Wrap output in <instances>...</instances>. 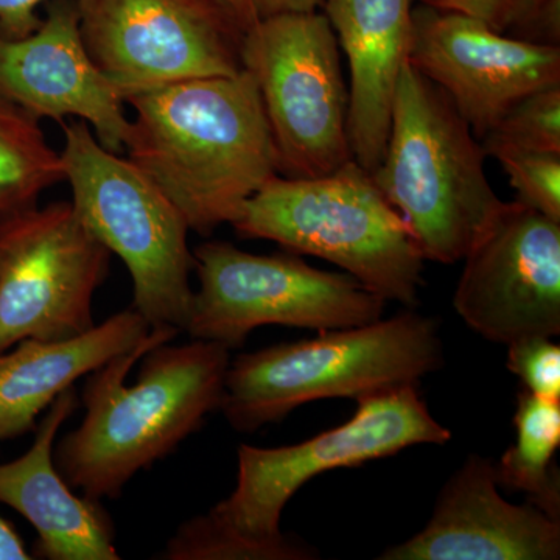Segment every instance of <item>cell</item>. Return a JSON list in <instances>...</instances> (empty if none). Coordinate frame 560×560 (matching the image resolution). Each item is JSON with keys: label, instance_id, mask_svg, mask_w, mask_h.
Wrapping results in <instances>:
<instances>
[{"label": "cell", "instance_id": "obj_10", "mask_svg": "<svg viewBox=\"0 0 560 560\" xmlns=\"http://www.w3.org/2000/svg\"><path fill=\"white\" fill-rule=\"evenodd\" d=\"M109 260L72 202L0 220V355L24 340H68L92 329Z\"/></svg>", "mask_w": 560, "mask_h": 560}, {"label": "cell", "instance_id": "obj_7", "mask_svg": "<svg viewBox=\"0 0 560 560\" xmlns=\"http://www.w3.org/2000/svg\"><path fill=\"white\" fill-rule=\"evenodd\" d=\"M242 69L253 77L287 178H319L353 160L338 40L326 14L264 16L242 35Z\"/></svg>", "mask_w": 560, "mask_h": 560}, {"label": "cell", "instance_id": "obj_12", "mask_svg": "<svg viewBox=\"0 0 560 560\" xmlns=\"http://www.w3.org/2000/svg\"><path fill=\"white\" fill-rule=\"evenodd\" d=\"M464 261L453 307L471 330L506 346L560 334V221L504 202Z\"/></svg>", "mask_w": 560, "mask_h": 560}, {"label": "cell", "instance_id": "obj_29", "mask_svg": "<svg viewBox=\"0 0 560 560\" xmlns=\"http://www.w3.org/2000/svg\"><path fill=\"white\" fill-rule=\"evenodd\" d=\"M323 0H261V18L294 11H316Z\"/></svg>", "mask_w": 560, "mask_h": 560}, {"label": "cell", "instance_id": "obj_1", "mask_svg": "<svg viewBox=\"0 0 560 560\" xmlns=\"http://www.w3.org/2000/svg\"><path fill=\"white\" fill-rule=\"evenodd\" d=\"M151 327L145 340L91 372L84 418L54 447L70 488L88 499H119L139 471L167 458L220 410L231 349Z\"/></svg>", "mask_w": 560, "mask_h": 560}, {"label": "cell", "instance_id": "obj_18", "mask_svg": "<svg viewBox=\"0 0 560 560\" xmlns=\"http://www.w3.org/2000/svg\"><path fill=\"white\" fill-rule=\"evenodd\" d=\"M151 327L136 308L116 313L60 341L24 340L0 355V444L36 427L40 412L73 383L145 340Z\"/></svg>", "mask_w": 560, "mask_h": 560}, {"label": "cell", "instance_id": "obj_11", "mask_svg": "<svg viewBox=\"0 0 560 560\" xmlns=\"http://www.w3.org/2000/svg\"><path fill=\"white\" fill-rule=\"evenodd\" d=\"M92 61L124 101L241 72L242 33L213 0H79Z\"/></svg>", "mask_w": 560, "mask_h": 560}, {"label": "cell", "instance_id": "obj_8", "mask_svg": "<svg viewBox=\"0 0 560 560\" xmlns=\"http://www.w3.org/2000/svg\"><path fill=\"white\" fill-rule=\"evenodd\" d=\"M198 290L187 334L228 349L268 324L319 331L381 319L385 300L345 272L316 270L293 254L259 256L226 242L194 253Z\"/></svg>", "mask_w": 560, "mask_h": 560}, {"label": "cell", "instance_id": "obj_27", "mask_svg": "<svg viewBox=\"0 0 560 560\" xmlns=\"http://www.w3.org/2000/svg\"><path fill=\"white\" fill-rule=\"evenodd\" d=\"M238 32L245 33L261 20V0H213Z\"/></svg>", "mask_w": 560, "mask_h": 560}, {"label": "cell", "instance_id": "obj_2", "mask_svg": "<svg viewBox=\"0 0 560 560\" xmlns=\"http://www.w3.org/2000/svg\"><path fill=\"white\" fill-rule=\"evenodd\" d=\"M125 103L135 114L124 143L128 160L197 234L234 223L245 202L279 175L259 90L245 69L143 92Z\"/></svg>", "mask_w": 560, "mask_h": 560}, {"label": "cell", "instance_id": "obj_22", "mask_svg": "<svg viewBox=\"0 0 560 560\" xmlns=\"http://www.w3.org/2000/svg\"><path fill=\"white\" fill-rule=\"evenodd\" d=\"M430 9L451 11L485 22L492 31L559 46L560 0H418Z\"/></svg>", "mask_w": 560, "mask_h": 560}, {"label": "cell", "instance_id": "obj_19", "mask_svg": "<svg viewBox=\"0 0 560 560\" xmlns=\"http://www.w3.org/2000/svg\"><path fill=\"white\" fill-rule=\"evenodd\" d=\"M514 425L517 440L495 464L497 481L503 488L526 493L530 503L559 518V470L552 460L560 445V400L522 390Z\"/></svg>", "mask_w": 560, "mask_h": 560}, {"label": "cell", "instance_id": "obj_26", "mask_svg": "<svg viewBox=\"0 0 560 560\" xmlns=\"http://www.w3.org/2000/svg\"><path fill=\"white\" fill-rule=\"evenodd\" d=\"M50 0H0V33L21 38L39 25L36 9Z\"/></svg>", "mask_w": 560, "mask_h": 560}, {"label": "cell", "instance_id": "obj_9", "mask_svg": "<svg viewBox=\"0 0 560 560\" xmlns=\"http://www.w3.org/2000/svg\"><path fill=\"white\" fill-rule=\"evenodd\" d=\"M355 415L312 440L278 448L238 447L237 486L210 514L254 539L282 536L291 497L316 475L388 458L419 444L444 445L451 430L431 416L418 385L357 400Z\"/></svg>", "mask_w": 560, "mask_h": 560}, {"label": "cell", "instance_id": "obj_6", "mask_svg": "<svg viewBox=\"0 0 560 560\" xmlns=\"http://www.w3.org/2000/svg\"><path fill=\"white\" fill-rule=\"evenodd\" d=\"M60 153L81 223L130 271L136 308L150 327L186 331L194 290L190 228L179 209L128 158L106 150L83 120L62 124Z\"/></svg>", "mask_w": 560, "mask_h": 560}, {"label": "cell", "instance_id": "obj_15", "mask_svg": "<svg viewBox=\"0 0 560 560\" xmlns=\"http://www.w3.org/2000/svg\"><path fill=\"white\" fill-rule=\"evenodd\" d=\"M495 464L478 455L442 489L429 525L383 552L382 560H555L560 523L536 504L499 492Z\"/></svg>", "mask_w": 560, "mask_h": 560}, {"label": "cell", "instance_id": "obj_28", "mask_svg": "<svg viewBox=\"0 0 560 560\" xmlns=\"http://www.w3.org/2000/svg\"><path fill=\"white\" fill-rule=\"evenodd\" d=\"M33 559L14 526L0 517V560Z\"/></svg>", "mask_w": 560, "mask_h": 560}, {"label": "cell", "instance_id": "obj_21", "mask_svg": "<svg viewBox=\"0 0 560 560\" xmlns=\"http://www.w3.org/2000/svg\"><path fill=\"white\" fill-rule=\"evenodd\" d=\"M316 552L304 541L282 536L254 539L228 528L210 512L189 518L165 545V560H308Z\"/></svg>", "mask_w": 560, "mask_h": 560}, {"label": "cell", "instance_id": "obj_23", "mask_svg": "<svg viewBox=\"0 0 560 560\" xmlns=\"http://www.w3.org/2000/svg\"><path fill=\"white\" fill-rule=\"evenodd\" d=\"M480 142L485 153L497 147L560 153V84L515 102Z\"/></svg>", "mask_w": 560, "mask_h": 560}, {"label": "cell", "instance_id": "obj_13", "mask_svg": "<svg viewBox=\"0 0 560 560\" xmlns=\"http://www.w3.org/2000/svg\"><path fill=\"white\" fill-rule=\"evenodd\" d=\"M408 62L447 94L481 140L510 106L560 84V47L492 31L485 22L420 5Z\"/></svg>", "mask_w": 560, "mask_h": 560}, {"label": "cell", "instance_id": "obj_17", "mask_svg": "<svg viewBox=\"0 0 560 560\" xmlns=\"http://www.w3.org/2000/svg\"><path fill=\"white\" fill-rule=\"evenodd\" d=\"M412 0H323L349 61L348 130L353 161L377 171L388 142L394 92L412 43Z\"/></svg>", "mask_w": 560, "mask_h": 560}, {"label": "cell", "instance_id": "obj_20", "mask_svg": "<svg viewBox=\"0 0 560 560\" xmlns=\"http://www.w3.org/2000/svg\"><path fill=\"white\" fill-rule=\"evenodd\" d=\"M39 121L0 88V220L33 208L44 190L65 179L60 153Z\"/></svg>", "mask_w": 560, "mask_h": 560}, {"label": "cell", "instance_id": "obj_3", "mask_svg": "<svg viewBox=\"0 0 560 560\" xmlns=\"http://www.w3.org/2000/svg\"><path fill=\"white\" fill-rule=\"evenodd\" d=\"M485 160L447 94L407 62L394 92L385 156L371 175L423 259L464 260L499 215L504 201L489 184Z\"/></svg>", "mask_w": 560, "mask_h": 560}, {"label": "cell", "instance_id": "obj_16", "mask_svg": "<svg viewBox=\"0 0 560 560\" xmlns=\"http://www.w3.org/2000/svg\"><path fill=\"white\" fill-rule=\"evenodd\" d=\"M77 401L73 386L61 393L47 408L32 447L21 458L0 464V501L38 533L36 558L119 560L114 523L102 501L75 495L55 467V440Z\"/></svg>", "mask_w": 560, "mask_h": 560}, {"label": "cell", "instance_id": "obj_4", "mask_svg": "<svg viewBox=\"0 0 560 560\" xmlns=\"http://www.w3.org/2000/svg\"><path fill=\"white\" fill-rule=\"evenodd\" d=\"M442 364L436 323L405 312L238 357L228 368L220 410L232 429L254 433L313 400H360L419 385Z\"/></svg>", "mask_w": 560, "mask_h": 560}, {"label": "cell", "instance_id": "obj_24", "mask_svg": "<svg viewBox=\"0 0 560 560\" xmlns=\"http://www.w3.org/2000/svg\"><path fill=\"white\" fill-rule=\"evenodd\" d=\"M485 154L500 162L518 202L560 221V153L497 147Z\"/></svg>", "mask_w": 560, "mask_h": 560}, {"label": "cell", "instance_id": "obj_5", "mask_svg": "<svg viewBox=\"0 0 560 560\" xmlns=\"http://www.w3.org/2000/svg\"><path fill=\"white\" fill-rule=\"evenodd\" d=\"M232 228L242 238L330 261L385 301L418 304L425 259L371 173L353 160L319 178L272 176Z\"/></svg>", "mask_w": 560, "mask_h": 560}, {"label": "cell", "instance_id": "obj_25", "mask_svg": "<svg viewBox=\"0 0 560 560\" xmlns=\"http://www.w3.org/2000/svg\"><path fill=\"white\" fill-rule=\"evenodd\" d=\"M508 370L517 375L534 396L560 400V348L550 337L511 342Z\"/></svg>", "mask_w": 560, "mask_h": 560}, {"label": "cell", "instance_id": "obj_14", "mask_svg": "<svg viewBox=\"0 0 560 560\" xmlns=\"http://www.w3.org/2000/svg\"><path fill=\"white\" fill-rule=\"evenodd\" d=\"M0 88L39 120L77 117L106 150L124 151L130 117L119 91L92 61L77 3L55 0L38 27L21 38L0 33Z\"/></svg>", "mask_w": 560, "mask_h": 560}]
</instances>
